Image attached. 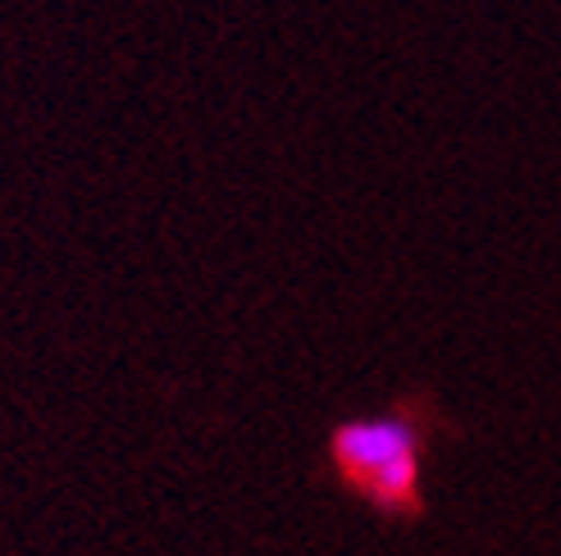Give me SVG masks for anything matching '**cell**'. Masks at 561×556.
<instances>
[{
    "instance_id": "cell-1",
    "label": "cell",
    "mask_w": 561,
    "mask_h": 556,
    "mask_svg": "<svg viewBox=\"0 0 561 556\" xmlns=\"http://www.w3.org/2000/svg\"><path fill=\"white\" fill-rule=\"evenodd\" d=\"M347 475L379 502H411L415 488V429L407 420H356L333 438Z\"/></svg>"
}]
</instances>
